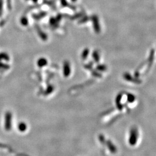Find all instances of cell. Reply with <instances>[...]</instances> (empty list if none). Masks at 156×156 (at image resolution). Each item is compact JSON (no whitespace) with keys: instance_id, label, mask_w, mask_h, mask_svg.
Instances as JSON below:
<instances>
[{"instance_id":"obj_1","label":"cell","mask_w":156,"mask_h":156,"mask_svg":"<svg viewBox=\"0 0 156 156\" xmlns=\"http://www.w3.org/2000/svg\"><path fill=\"white\" fill-rule=\"evenodd\" d=\"M138 138V133L137 129L134 128L132 129L130 133V135L129 138V143L130 145L134 146L136 143Z\"/></svg>"},{"instance_id":"obj_2","label":"cell","mask_w":156,"mask_h":156,"mask_svg":"<svg viewBox=\"0 0 156 156\" xmlns=\"http://www.w3.org/2000/svg\"><path fill=\"white\" fill-rule=\"evenodd\" d=\"M107 146L108 147V148H109V150L111 152L113 153L116 152V151H117L115 145H113L112 142H111L110 141H108L107 142Z\"/></svg>"},{"instance_id":"obj_3","label":"cell","mask_w":156,"mask_h":156,"mask_svg":"<svg viewBox=\"0 0 156 156\" xmlns=\"http://www.w3.org/2000/svg\"><path fill=\"white\" fill-rule=\"evenodd\" d=\"M26 128H27V126H26L25 123H22L18 125V129H19L20 131H25Z\"/></svg>"},{"instance_id":"obj_4","label":"cell","mask_w":156,"mask_h":156,"mask_svg":"<svg viewBox=\"0 0 156 156\" xmlns=\"http://www.w3.org/2000/svg\"><path fill=\"white\" fill-rule=\"evenodd\" d=\"M46 61L44 59H42L39 60L38 62V64L39 65V67H43L46 64Z\"/></svg>"},{"instance_id":"obj_5","label":"cell","mask_w":156,"mask_h":156,"mask_svg":"<svg viewBox=\"0 0 156 156\" xmlns=\"http://www.w3.org/2000/svg\"><path fill=\"white\" fill-rule=\"evenodd\" d=\"M70 68L69 65H68V64H65V65H64V73H65V75H67L66 76H68V75L70 73V71H68V68Z\"/></svg>"}]
</instances>
